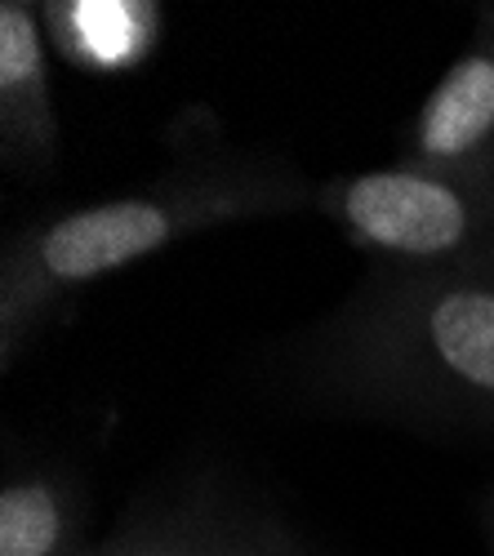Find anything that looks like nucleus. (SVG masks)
<instances>
[{"mask_svg": "<svg viewBox=\"0 0 494 556\" xmlns=\"http://www.w3.org/2000/svg\"><path fill=\"white\" fill-rule=\"evenodd\" d=\"M401 156L494 188V23L485 14L410 116Z\"/></svg>", "mask_w": 494, "mask_h": 556, "instance_id": "20e7f679", "label": "nucleus"}, {"mask_svg": "<svg viewBox=\"0 0 494 556\" xmlns=\"http://www.w3.org/2000/svg\"><path fill=\"white\" fill-rule=\"evenodd\" d=\"M481 530H485V547L494 556V490L481 498Z\"/></svg>", "mask_w": 494, "mask_h": 556, "instance_id": "9d476101", "label": "nucleus"}, {"mask_svg": "<svg viewBox=\"0 0 494 556\" xmlns=\"http://www.w3.org/2000/svg\"><path fill=\"white\" fill-rule=\"evenodd\" d=\"M317 182L286 156L205 148L121 197L67 205L10 231L0 250V365L18 356L85 290L214 227L312 210Z\"/></svg>", "mask_w": 494, "mask_h": 556, "instance_id": "f257e3e1", "label": "nucleus"}, {"mask_svg": "<svg viewBox=\"0 0 494 556\" xmlns=\"http://www.w3.org/2000/svg\"><path fill=\"white\" fill-rule=\"evenodd\" d=\"M50 54L40 5L5 0L0 5V156L23 178L54 169L63 152Z\"/></svg>", "mask_w": 494, "mask_h": 556, "instance_id": "39448f33", "label": "nucleus"}, {"mask_svg": "<svg viewBox=\"0 0 494 556\" xmlns=\"http://www.w3.org/2000/svg\"><path fill=\"white\" fill-rule=\"evenodd\" d=\"M85 498L67 472L27 468L0 490V556H80Z\"/></svg>", "mask_w": 494, "mask_h": 556, "instance_id": "0eeeda50", "label": "nucleus"}, {"mask_svg": "<svg viewBox=\"0 0 494 556\" xmlns=\"http://www.w3.org/2000/svg\"><path fill=\"white\" fill-rule=\"evenodd\" d=\"M312 210L383 271L494 267V188L406 156L317 182Z\"/></svg>", "mask_w": 494, "mask_h": 556, "instance_id": "7ed1b4c3", "label": "nucleus"}, {"mask_svg": "<svg viewBox=\"0 0 494 556\" xmlns=\"http://www.w3.org/2000/svg\"><path fill=\"white\" fill-rule=\"evenodd\" d=\"M50 50L85 76L139 72L165 36V5L156 0H45Z\"/></svg>", "mask_w": 494, "mask_h": 556, "instance_id": "423d86ee", "label": "nucleus"}, {"mask_svg": "<svg viewBox=\"0 0 494 556\" xmlns=\"http://www.w3.org/2000/svg\"><path fill=\"white\" fill-rule=\"evenodd\" d=\"M80 556H258L254 517L241 513H169L125 526Z\"/></svg>", "mask_w": 494, "mask_h": 556, "instance_id": "6e6552de", "label": "nucleus"}, {"mask_svg": "<svg viewBox=\"0 0 494 556\" xmlns=\"http://www.w3.org/2000/svg\"><path fill=\"white\" fill-rule=\"evenodd\" d=\"M254 539H258V556H307L273 517H254Z\"/></svg>", "mask_w": 494, "mask_h": 556, "instance_id": "1a4fd4ad", "label": "nucleus"}, {"mask_svg": "<svg viewBox=\"0 0 494 556\" xmlns=\"http://www.w3.org/2000/svg\"><path fill=\"white\" fill-rule=\"evenodd\" d=\"M481 14H485V18H490V23H494V5H485V10H481Z\"/></svg>", "mask_w": 494, "mask_h": 556, "instance_id": "9b49d317", "label": "nucleus"}, {"mask_svg": "<svg viewBox=\"0 0 494 556\" xmlns=\"http://www.w3.org/2000/svg\"><path fill=\"white\" fill-rule=\"evenodd\" d=\"M307 375L388 419L494 437V267H370L312 334Z\"/></svg>", "mask_w": 494, "mask_h": 556, "instance_id": "f03ea898", "label": "nucleus"}]
</instances>
